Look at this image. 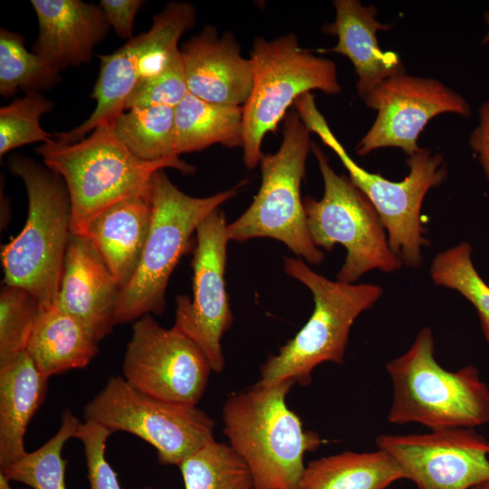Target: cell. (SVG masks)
<instances>
[{
	"mask_svg": "<svg viewBox=\"0 0 489 489\" xmlns=\"http://www.w3.org/2000/svg\"><path fill=\"white\" fill-rule=\"evenodd\" d=\"M293 384L257 382L230 395L223 406L224 433L249 467L254 489H300L304 455L321 444L287 406Z\"/></svg>",
	"mask_w": 489,
	"mask_h": 489,
	"instance_id": "obj_1",
	"label": "cell"
},
{
	"mask_svg": "<svg viewBox=\"0 0 489 489\" xmlns=\"http://www.w3.org/2000/svg\"><path fill=\"white\" fill-rule=\"evenodd\" d=\"M114 124H101L81 140H53L36 152L44 165L62 177L72 204V234L85 235L91 221L113 204L149 190L152 176L172 168L183 174L194 166L179 157L144 161L119 139Z\"/></svg>",
	"mask_w": 489,
	"mask_h": 489,
	"instance_id": "obj_2",
	"label": "cell"
},
{
	"mask_svg": "<svg viewBox=\"0 0 489 489\" xmlns=\"http://www.w3.org/2000/svg\"><path fill=\"white\" fill-rule=\"evenodd\" d=\"M8 168L24 184L28 214L23 230L2 246L4 284L28 291L47 308L58 296L72 235L69 191L60 175L31 158L12 155Z\"/></svg>",
	"mask_w": 489,
	"mask_h": 489,
	"instance_id": "obj_3",
	"label": "cell"
},
{
	"mask_svg": "<svg viewBox=\"0 0 489 489\" xmlns=\"http://www.w3.org/2000/svg\"><path fill=\"white\" fill-rule=\"evenodd\" d=\"M386 369L393 385L388 422L417 423L430 430L475 428L489 422V388L479 370L472 365L455 371L440 366L429 327Z\"/></svg>",
	"mask_w": 489,
	"mask_h": 489,
	"instance_id": "obj_4",
	"label": "cell"
},
{
	"mask_svg": "<svg viewBox=\"0 0 489 489\" xmlns=\"http://www.w3.org/2000/svg\"><path fill=\"white\" fill-rule=\"evenodd\" d=\"M244 181L206 197L185 194L158 170L150 181L152 218L140 262L130 282L120 291L115 325L146 314L160 315L166 307L169 277L190 246L191 236L213 211L233 198Z\"/></svg>",
	"mask_w": 489,
	"mask_h": 489,
	"instance_id": "obj_5",
	"label": "cell"
},
{
	"mask_svg": "<svg viewBox=\"0 0 489 489\" xmlns=\"http://www.w3.org/2000/svg\"><path fill=\"white\" fill-rule=\"evenodd\" d=\"M294 106L309 130L337 155L350 180L370 200L388 233L392 252L405 265L420 266L422 248L429 244L425 237L421 206L427 193L446 178V164L442 155L420 148L406 160L408 175L401 181H391L364 169L351 158L318 110L311 92L299 98Z\"/></svg>",
	"mask_w": 489,
	"mask_h": 489,
	"instance_id": "obj_6",
	"label": "cell"
},
{
	"mask_svg": "<svg viewBox=\"0 0 489 489\" xmlns=\"http://www.w3.org/2000/svg\"><path fill=\"white\" fill-rule=\"evenodd\" d=\"M283 268L312 292L314 309L297 334L264 362L258 382L272 385L292 380L307 385L320 364L343 361L351 326L381 297L382 288L331 281L293 257H284Z\"/></svg>",
	"mask_w": 489,
	"mask_h": 489,
	"instance_id": "obj_7",
	"label": "cell"
},
{
	"mask_svg": "<svg viewBox=\"0 0 489 489\" xmlns=\"http://www.w3.org/2000/svg\"><path fill=\"white\" fill-rule=\"evenodd\" d=\"M249 61L252 89L243 106V160L254 168L264 155L262 143L286 117L291 105L311 91L338 94L341 87L333 61L300 47L293 33L254 40Z\"/></svg>",
	"mask_w": 489,
	"mask_h": 489,
	"instance_id": "obj_8",
	"label": "cell"
},
{
	"mask_svg": "<svg viewBox=\"0 0 489 489\" xmlns=\"http://www.w3.org/2000/svg\"><path fill=\"white\" fill-rule=\"evenodd\" d=\"M311 131L298 112L284 118L283 140L273 154L260 160L262 183L249 207L227 225L229 240L239 243L269 237L283 243L308 263L320 264L324 253L316 247L309 234L301 184L307 156L312 149Z\"/></svg>",
	"mask_w": 489,
	"mask_h": 489,
	"instance_id": "obj_9",
	"label": "cell"
},
{
	"mask_svg": "<svg viewBox=\"0 0 489 489\" xmlns=\"http://www.w3.org/2000/svg\"><path fill=\"white\" fill-rule=\"evenodd\" d=\"M312 150L322 176L324 192L321 199H303L306 222L312 241L319 249L331 251L335 244L345 247V262L337 281L354 283L373 269L385 273L398 270L403 263L390 249L386 229L370 200L350 177L334 171L314 142Z\"/></svg>",
	"mask_w": 489,
	"mask_h": 489,
	"instance_id": "obj_10",
	"label": "cell"
},
{
	"mask_svg": "<svg viewBox=\"0 0 489 489\" xmlns=\"http://www.w3.org/2000/svg\"><path fill=\"white\" fill-rule=\"evenodd\" d=\"M83 417L113 432L124 431L139 436L155 448L161 464L176 465L214 439L216 425L197 406L141 393L122 376L109 379L85 406Z\"/></svg>",
	"mask_w": 489,
	"mask_h": 489,
	"instance_id": "obj_11",
	"label": "cell"
},
{
	"mask_svg": "<svg viewBox=\"0 0 489 489\" xmlns=\"http://www.w3.org/2000/svg\"><path fill=\"white\" fill-rule=\"evenodd\" d=\"M196 11L186 2H170L153 17L150 29L132 37L110 54H100V70L91 97L96 101L91 115L81 125L54 133L58 142H77L101 124H114L125 111L128 97L143 79L160 71L178 49L182 34L192 28Z\"/></svg>",
	"mask_w": 489,
	"mask_h": 489,
	"instance_id": "obj_12",
	"label": "cell"
},
{
	"mask_svg": "<svg viewBox=\"0 0 489 489\" xmlns=\"http://www.w3.org/2000/svg\"><path fill=\"white\" fill-rule=\"evenodd\" d=\"M211 371L206 355L187 336L162 327L151 314L135 321L122 365V377L135 389L196 406Z\"/></svg>",
	"mask_w": 489,
	"mask_h": 489,
	"instance_id": "obj_13",
	"label": "cell"
},
{
	"mask_svg": "<svg viewBox=\"0 0 489 489\" xmlns=\"http://www.w3.org/2000/svg\"><path fill=\"white\" fill-rule=\"evenodd\" d=\"M225 214L216 209L197 226L192 261L193 298L177 297L174 330L190 339L206 355L212 370L225 367L221 340L233 316L225 290V269L229 240Z\"/></svg>",
	"mask_w": 489,
	"mask_h": 489,
	"instance_id": "obj_14",
	"label": "cell"
},
{
	"mask_svg": "<svg viewBox=\"0 0 489 489\" xmlns=\"http://www.w3.org/2000/svg\"><path fill=\"white\" fill-rule=\"evenodd\" d=\"M363 101L377 116L356 146L360 156L389 147L411 156L420 149L418 136L434 117L442 113L471 115L465 99L442 82L407 72L382 81Z\"/></svg>",
	"mask_w": 489,
	"mask_h": 489,
	"instance_id": "obj_15",
	"label": "cell"
},
{
	"mask_svg": "<svg viewBox=\"0 0 489 489\" xmlns=\"http://www.w3.org/2000/svg\"><path fill=\"white\" fill-rule=\"evenodd\" d=\"M376 445L417 489H475L489 484V442L474 428L383 434Z\"/></svg>",
	"mask_w": 489,
	"mask_h": 489,
	"instance_id": "obj_16",
	"label": "cell"
},
{
	"mask_svg": "<svg viewBox=\"0 0 489 489\" xmlns=\"http://www.w3.org/2000/svg\"><path fill=\"white\" fill-rule=\"evenodd\" d=\"M120 287L86 235L72 234L54 302L100 342L115 326Z\"/></svg>",
	"mask_w": 489,
	"mask_h": 489,
	"instance_id": "obj_17",
	"label": "cell"
},
{
	"mask_svg": "<svg viewBox=\"0 0 489 489\" xmlns=\"http://www.w3.org/2000/svg\"><path fill=\"white\" fill-rule=\"evenodd\" d=\"M188 92L208 102L241 106L252 89V67L234 34L210 24L180 48Z\"/></svg>",
	"mask_w": 489,
	"mask_h": 489,
	"instance_id": "obj_18",
	"label": "cell"
},
{
	"mask_svg": "<svg viewBox=\"0 0 489 489\" xmlns=\"http://www.w3.org/2000/svg\"><path fill=\"white\" fill-rule=\"evenodd\" d=\"M39 34L33 53L59 72L91 61L110 24L101 6L81 0H32Z\"/></svg>",
	"mask_w": 489,
	"mask_h": 489,
	"instance_id": "obj_19",
	"label": "cell"
},
{
	"mask_svg": "<svg viewBox=\"0 0 489 489\" xmlns=\"http://www.w3.org/2000/svg\"><path fill=\"white\" fill-rule=\"evenodd\" d=\"M333 5L335 19L324 24L322 32L337 36V43L317 52L341 54L351 62L358 76V94L363 100L382 81L405 73L406 67L397 53L381 50L378 31H387L390 25L377 19L373 5L357 0H335Z\"/></svg>",
	"mask_w": 489,
	"mask_h": 489,
	"instance_id": "obj_20",
	"label": "cell"
},
{
	"mask_svg": "<svg viewBox=\"0 0 489 489\" xmlns=\"http://www.w3.org/2000/svg\"><path fill=\"white\" fill-rule=\"evenodd\" d=\"M151 218L149 190L106 208L87 229L85 235L100 253L120 291L130 282L139 266Z\"/></svg>",
	"mask_w": 489,
	"mask_h": 489,
	"instance_id": "obj_21",
	"label": "cell"
},
{
	"mask_svg": "<svg viewBox=\"0 0 489 489\" xmlns=\"http://www.w3.org/2000/svg\"><path fill=\"white\" fill-rule=\"evenodd\" d=\"M48 379L26 351L0 362V467L5 469L27 452L29 422L45 399Z\"/></svg>",
	"mask_w": 489,
	"mask_h": 489,
	"instance_id": "obj_22",
	"label": "cell"
},
{
	"mask_svg": "<svg viewBox=\"0 0 489 489\" xmlns=\"http://www.w3.org/2000/svg\"><path fill=\"white\" fill-rule=\"evenodd\" d=\"M99 341L55 302L40 308L26 352L47 379L85 368L98 354Z\"/></svg>",
	"mask_w": 489,
	"mask_h": 489,
	"instance_id": "obj_23",
	"label": "cell"
},
{
	"mask_svg": "<svg viewBox=\"0 0 489 489\" xmlns=\"http://www.w3.org/2000/svg\"><path fill=\"white\" fill-rule=\"evenodd\" d=\"M403 478L399 465L381 449L346 451L310 462L300 489H386Z\"/></svg>",
	"mask_w": 489,
	"mask_h": 489,
	"instance_id": "obj_24",
	"label": "cell"
},
{
	"mask_svg": "<svg viewBox=\"0 0 489 489\" xmlns=\"http://www.w3.org/2000/svg\"><path fill=\"white\" fill-rule=\"evenodd\" d=\"M214 144L243 146V107L216 104L187 93L175 108V153L203 150Z\"/></svg>",
	"mask_w": 489,
	"mask_h": 489,
	"instance_id": "obj_25",
	"label": "cell"
},
{
	"mask_svg": "<svg viewBox=\"0 0 489 489\" xmlns=\"http://www.w3.org/2000/svg\"><path fill=\"white\" fill-rule=\"evenodd\" d=\"M113 127L119 139L140 160L178 157L174 145L175 108H133L120 114Z\"/></svg>",
	"mask_w": 489,
	"mask_h": 489,
	"instance_id": "obj_26",
	"label": "cell"
},
{
	"mask_svg": "<svg viewBox=\"0 0 489 489\" xmlns=\"http://www.w3.org/2000/svg\"><path fill=\"white\" fill-rule=\"evenodd\" d=\"M185 489H254L251 471L230 445L212 439L178 465Z\"/></svg>",
	"mask_w": 489,
	"mask_h": 489,
	"instance_id": "obj_27",
	"label": "cell"
},
{
	"mask_svg": "<svg viewBox=\"0 0 489 489\" xmlns=\"http://www.w3.org/2000/svg\"><path fill=\"white\" fill-rule=\"evenodd\" d=\"M80 424L81 421L70 409L64 410L54 436L0 472L9 481L23 483L32 489H66V461L62 456V451L65 443L73 437Z\"/></svg>",
	"mask_w": 489,
	"mask_h": 489,
	"instance_id": "obj_28",
	"label": "cell"
},
{
	"mask_svg": "<svg viewBox=\"0 0 489 489\" xmlns=\"http://www.w3.org/2000/svg\"><path fill=\"white\" fill-rule=\"evenodd\" d=\"M61 82L60 72L24 46L19 33L0 29V93L12 97L19 90L25 93L49 90Z\"/></svg>",
	"mask_w": 489,
	"mask_h": 489,
	"instance_id": "obj_29",
	"label": "cell"
},
{
	"mask_svg": "<svg viewBox=\"0 0 489 489\" xmlns=\"http://www.w3.org/2000/svg\"><path fill=\"white\" fill-rule=\"evenodd\" d=\"M471 254L465 242L438 253L432 260L430 275L436 284L457 291L474 305L489 342V286L475 270Z\"/></svg>",
	"mask_w": 489,
	"mask_h": 489,
	"instance_id": "obj_30",
	"label": "cell"
},
{
	"mask_svg": "<svg viewBox=\"0 0 489 489\" xmlns=\"http://www.w3.org/2000/svg\"><path fill=\"white\" fill-rule=\"evenodd\" d=\"M54 107L41 92L25 93L0 109V157L24 145L51 143L54 134L42 129L40 119Z\"/></svg>",
	"mask_w": 489,
	"mask_h": 489,
	"instance_id": "obj_31",
	"label": "cell"
},
{
	"mask_svg": "<svg viewBox=\"0 0 489 489\" xmlns=\"http://www.w3.org/2000/svg\"><path fill=\"white\" fill-rule=\"evenodd\" d=\"M40 311L28 291L4 284L0 292V362L26 351Z\"/></svg>",
	"mask_w": 489,
	"mask_h": 489,
	"instance_id": "obj_32",
	"label": "cell"
},
{
	"mask_svg": "<svg viewBox=\"0 0 489 489\" xmlns=\"http://www.w3.org/2000/svg\"><path fill=\"white\" fill-rule=\"evenodd\" d=\"M187 93L186 72L178 48L170 54L160 71L136 85L127 99L125 110L150 106L176 108Z\"/></svg>",
	"mask_w": 489,
	"mask_h": 489,
	"instance_id": "obj_33",
	"label": "cell"
},
{
	"mask_svg": "<svg viewBox=\"0 0 489 489\" xmlns=\"http://www.w3.org/2000/svg\"><path fill=\"white\" fill-rule=\"evenodd\" d=\"M113 431L97 422L84 420L73 437L84 450L91 489H121L117 475L105 457L106 442Z\"/></svg>",
	"mask_w": 489,
	"mask_h": 489,
	"instance_id": "obj_34",
	"label": "cell"
},
{
	"mask_svg": "<svg viewBox=\"0 0 489 489\" xmlns=\"http://www.w3.org/2000/svg\"><path fill=\"white\" fill-rule=\"evenodd\" d=\"M144 3L141 0H101L100 5L116 34L130 40L137 13Z\"/></svg>",
	"mask_w": 489,
	"mask_h": 489,
	"instance_id": "obj_35",
	"label": "cell"
},
{
	"mask_svg": "<svg viewBox=\"0 0 489 489\" xmlns=\"http://www.w3.org/2000/svg\"><path fill=\"white\" fill-rule=\"evenodd\" d=\"M468 143L477 155L489 182V99L479 109V122L471 132Z\"/></svg>",
	"mask_w": 489,
	"mask_h": 489,
	"instance_id": "obj_36",
	"label": "cell"
},
{
	"mask_svg": "<svg viewBox=\"0 0 489 489\" xmlns=\"http://www.w3.org/2000/svg\"><path fill=\"white\" fill-rule=\"evenodd\" d=\"M0 489H14L10 485L9 480L6 478V476L1 472H0ZM26 489H32V488H26Z\"/></svg>",
	"mask_w": 489,
	"mask_h": 489,
	"instance_id": "obj_37",
	"label": "cell"
},
{
	"mask_svg": "<svg viewBox=\"0 0 489 489\" xmlns=\"http://www.w3.org/2000/svg\"><path fill=\"white\" fill-rule=\"evenodd\" d=\"M484 22L486 23L487 25H489V11H487L484 14ZM482 43H484V44H488L489 43V32L483 37Z\"/></svg>",
	"mask_w": 489,
	"mask_h": 489,
	"instance_id": "obj_38",
	"label": "cell"
},
{
	"mask_svg": "<svg viewBox=\"0 0 489 489\" xmlns=\"http://www.w3.org/2000/svg\"><path fill=\"white\" fill-rule=\"evenodd\" d=\"M475 489H489V484L480 485Z\"/></svg>",
	"mask_w": 489,
	"mask_h": 489,
	"instance_id": "obj_39",
	"label": "cell"
},
{
	"mask_svg": "<svg viewBox=\"0 0 489 489\" xmlns=\"http://www.w3.org/2000/svg\"><path fill=\"white\" fill-rule=\"evenodd\" d=\"M144 489H152L150 486H146Z\"/></svg>",
	"mask_w": 489,
	"mask_h": 489,
	"instance_id": "obj_40",
	"label": "cell"
}]
</instances>
